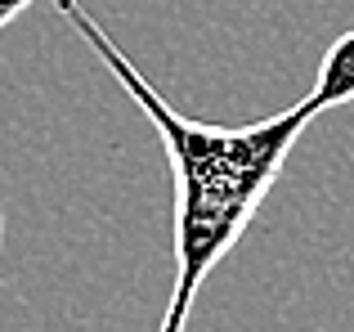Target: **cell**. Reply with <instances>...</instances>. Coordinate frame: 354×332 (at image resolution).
Listing matches in <instances>:
<instances>
[{
    "label": "cell",
    "mask_w": 354,
    "mask_h": 332,
    "mask_svg": "<svg viewBox=\"0 0 354 332\" xmlns=\"http://www.w3.org/2000/svg\"><path fill=\"white\" fill-rule=\"evenodd\" d=\"M54 5L86 36L95 59L117 77V86L130 95V104L144 113V122L157 131V140L166 149V166H171V184H175V220H171L175 283L157 332H189V315L198 306L202 283L242 243L256 211L265 207L269 189L283 175L292 149L301 144V135L323 113L354 104V27L332 41V50L319 63V77H314L310 95L301 104L247 126H216L175 113L162 90L90 18V9L81 0H54Z\"/></svg>",
    "instance_id": "obj_1"
},
{
    "label": "cell",
    "mask_w": 354,
    "mask_h": 332,
    "mask_svg": "<svg viewBox=\"0 0 354 332\" xmlns=\"http://www.w3.org/2000/svg\"><path fill=\"white\" fill-rule=\"evenodd\" d=\"M27 5H32V0H0V27H9Z\"/></svg>",
    "instance_id": "obj_2"
},
{
    "label": "cell",
    "mask_w": 354,
    "mask_h": 332,
    "mask_svg": "<svg viewBox=\"0 0 354 332\" xmlns=\"http://www.w3.org/2000/svg\"><path fill=\"white\" fill-rule=\"evenodd\" d=\"M0 234H5V216H0Z\"/></svg>",
    "instance_id": "obj_3"
}]
</instances>
